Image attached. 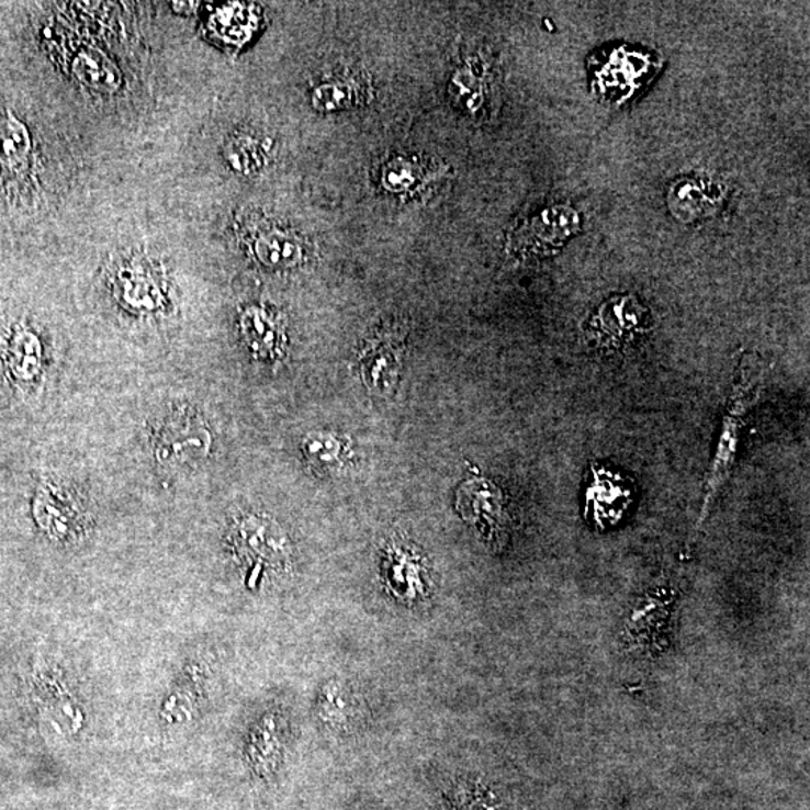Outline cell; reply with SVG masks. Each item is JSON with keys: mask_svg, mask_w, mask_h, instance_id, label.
Here are the masks:
<instances>
[{"mask_svg": "<svg viewBox=\"0 0 810 810\" xmlns=\"http://www.w3.org/2000/svg\"><path fill=\"white\" fill-rule=\"evenodd\" d=\"M419 166L415 162L404 158L392 159L384 167L382 182L389 191H407L419 180Z\"/></svg>", "mask_w": 810, "mask_h": 810, "instance_id": "obj_19", "label": "cell"}, {"mask_svg": "<svg viewBox=\"0 0 810 810\" xmlns=\"http://www.w3.org/2000/svg\"><path fill=\"white\" fill-rule=\"evenodd\" d=\"M207 449L209 432L200 419L188 412L170 416L159 431L157 455L164 464H187L203 457Z\"/></svg>", "mask_w": 810, "mask_h": 810, "instance_id": "obj_4", "label": "cell"}, {"mask_svg": "<svg viewBox=\"0 0 810 810\" xmlns=\"http://www.w3.org/2000/svg\"><path fill=\"white\" fill-rule=\"evenodd\" d=\"M652 314L633 294H616L593 314L587 333L597 347L623 350L650 330Z\"/></svg>", "mask_w": 810, "mask_h": 810, "instance_id": "obj_2", "label": "cell"}, {"mask_svg": "<svg viewBox=\"0 0 810 810\" xmlns=\"http://www.w3.org/2000/svg\"><path fill=\"white\" fill-rule=\"evenodd\" d=\"M704 187L706 183L694 179H682L671 185L668 194L671 212L687 223L715 212L713 209L719 206L722 194L716 190L718 185L711 187L710 191Z\"/></svg>", "mask_w": 810, "mask_h": 810, "instance_id": "obj_7", "label": "cell"}, {"mask_svg": "<svg viewBox=\"0 0 810 810\" xmlns=\"http://www.w3.org/2000/svg\"><path fill=\"white\" fill-rule=\"evenodd\" d=\"M8 360H10V367L18 378H29V371L26 367H35L38 363L40 356V342L34 335L26 333V330H18L12 334L10 338V346H8Z\"/></svg>", "mask_w": 810, "mask_h": 810, "instance_id": "obj_17", "label": "cell"}, {"mask_svg": "<svg viewBox=\"0 0 810 810\" xmlns=\"http://www.w3.org/2000/svg\"><path fill=\"white\" fill-rule=\"evenodd\" d=\"M458 507L464 518L476 524L491 540L500 538L506 527V510L500 490L484 477L465 482L458 491Z\"/></svg>", "mask_w": 810, "mask_h": 810, "instance_id": "obj_5", "label": "cell"}, {"mask_svg": "<svg viewBox=\"0 0 810 810\" xmlns=\"http://www.w3.org/2000/svg\"><path fill=\"white\" fill-rule=\"evenodd\" d=\"M764 375L765 370L760 359L744 356L738 375H735L734 384H732L727 410L723 413L722 428H720L718 446H716L709 479H707L706 495H704L698 526H701L704 518L709 514L716 494L730 477L732 465H734L735 457H738L740 434H742V428L746 424L749 412L752 410L756 401L760 400L761 392H763Z\"/></svg>", "mask_w": 810, "mask_h": 810, "instance_id": "obj_1", "label": "cell"}, {"mask_svg": "<svg viewBox=\"0 0 810 810\" xmlns=\"http://www.w3.org/2000/svg\"><path fill=\"white\" fill-rule=\"evenodd\" d=\"M363 379L368 386L382 392L392 391L395 386L396 378H398V355L394 347L387 342H372L365 351H363L362 360Z\"/></svg>", "mask_w": 810, "mask_h": 810, "instance_id": "obj_10", "label": "cell"}, {"mask_svg": "<svg viewBox=\"0 0 810 810\" xmlns=\"http://www.w3.org/2000/svg\"><path fill=\"white\" fill-rule=\"evenodd\" d=\"M632 482L623 474L604 468H593L592 482L587 486V510L599 526L619 521L633 502Z\"/></svg>", "mask_w": 810, "mask_h": 810, "instance_id": "obj_6", "label": "cell"}, {"mask_svg": "<svg viewBox=\"0 0 810 810\" xmlns=\"http://www.w3.org/2000/svg\"><path fill=\"white\" fill-rule=\"evenodd\" d=\"M268 150L259 138L239 135L225 146L224 157L233 170L240 175H256L263 169Z\"/></svg>", "mask_w": 810, "mask_h": 810, "instance_id": "obj_12", "label": "cell"}, {"mask_svg": "<svg viewBox=\"0 0 810 810\" xmlns=\"http://www.w3.org/2000/svg\"><path fill=\"white\" fill-rule=\"evenodd\" d=\"M254 252L268 268L289 269L304 260L305 248L299 237L273 228L257 237Z\"/></svg>", "mask_w": 810, "mask_h": 810, "instance_id": "obj_8", "label": "cell"}, {"mask_svg": "<svg viewBox=\"0 0 810 810\" xmlns=\"http://www.w3.org/2000/svg\"><path fill=\"white\" fill-rule=\"evenodd\" d=\"M580 215L575 209H543L510 235L509 248L521 257L552 256L580 232Z\"/></svg>", "mask_w": 810, "mask_h": 810, "instance_id": "obj_3", "label": "cell"}, {"mask_svg": "<svg viewBox=\"0 0 810 810\" xmlns=\"http://www.w3.org/2000/svg\"><path fill=\"white\" fill-rule=\"evenodd\" d=\"M339 443L330 437L318 436L314 439H308L305 446L306 457L313 462H333L337 460L339 455Z\"/></svg>", "mask_w": 810, "mask_h": 810, "instance_id": "obj_20", "label": "cell"}, {"mask_svg": "<svg viewBox=\"0 0 810 810\" xmlns=\"http://www.w3.org/2000/svg\"><path fill=\"white\" fill-rule=\"evenodd\" d=\"M216 31L224 40L245 41L251 36L256 18L245 5H228L221 8L214 15Z\"/></svg>", "mask_w": 810, "mask_h": 810, "instance_id": "obj_15", "label": "cell"}, {"mask_svg": "<svg viewBox=\"0 0 810 810\" xmlns=\"http://www.w3.org/2000/svg\"><path fill=\"white\" fill-rule=\"evenodd\" d=\"M74 71L83 83L93 89H117L119 81H121L114 65L110 63L108 57L98 52L80 53L76 64H74Z\"/></svg>", "mask_w": 810, "mask_h": 810, "instance_id": "obj_13", "label": "cell"}, {"mask_svg": "<svg viewBox=\"0 0 810 810\" xmlns=\"http://www.w3.org/2000/svg\"><path fill=\"white\" fill-rule=\"evenodd\" d=\"M153 282V278L145 275L138 269L125 270L121 277V289L122 293H124L125 301H128V304H131L135 293L138 292L134 305H138L140 308H154V305H157L159 302V293Z\"/></svg>", "mask_w": 810, "mask_h": 810, "instance_id": "obj_18", "label": "cell"}, {"mask_svg": "<svg viewBox=\"0 0 810 810\" xmlns=\"http://www.w3.org/2000/svg\"><path fill=\"white\" fill-rule=\"evenodd\" d=\"M450 93L462 108L469 112H477L482 105L485 95V83L482 80V74L477 71L474 65L458 69L450 83Z\"/></svg>", "mask_w": 810, "mask_h": 810, "instance_id": "obj_14", "label": "cell"}, {"mask_svg": "<svg viewBox=\"0 0 810 810\" xmlns=\"http://www.w3.org/2000/svg\"><path fill=\"white\" fill-rule=\"evenodd\" d=\"M371 98V86L356 79L327 81L314 89L311 101L323 113L349 110L365 104Z\"/></svg>", "mask_w": 810, "mask_h": 810, "instance_id": "obj_9", "label": "cell"}, {"mask_svg": "<svg viewBox=\"0 0 810 810\" xmlns=\"http://www.w3.org/2000/svg\"><path fill=\"white\" fill-rule=\"evenodd\" d=\"M31 154V135L22 122L8 116L0 121V167L19 171Z\"/></svg>", "mask_w": 810, "mask_h": 810, "instance_id": "obj_11", "label": "cell"}, {"mask_svg": "<svg viewBox=\"0 0 810 810\" xmlns=\"http://www.w3.org/2000/svg\"><path fill=\"white\" fill-rule=\"evenodd\" d=\"M243 326L248 341L256 349L263 351L275 349L280 329L263 310H248L244 315Z\"/></svg>", "mask_w": 810, "mask_h": 810, "instance_id": "obj_16", "label": "cell"}, {"mask_svg": "<svg viewBox=\"0 0 810 810\" xmlns=\"http://www.w3.org/2000/svg\"><path fill=\"white\" fill-rule=\"evenodd\" d=\"M458 810H497V803L491 794L481 791V789H472V791L462 794Z\"/></svg>", "mask_w": 810, "mask_h": 810, "instance_id": "obj_21", "label": "cell"}]
</instances>
